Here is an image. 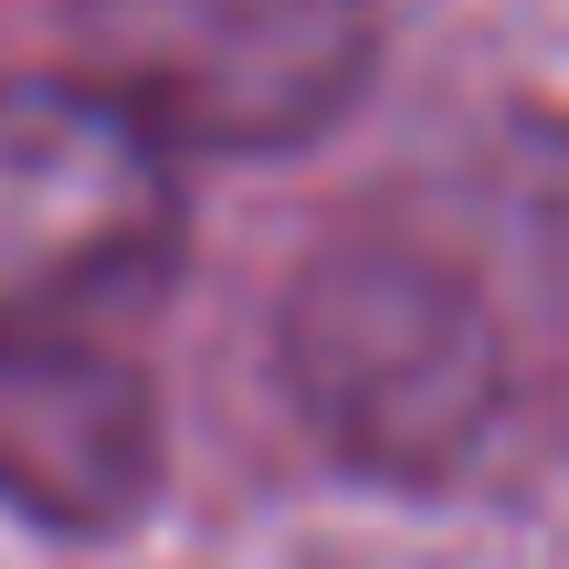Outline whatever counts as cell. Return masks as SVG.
Returning <instances> with one entry per match:
<instances>
[{
  "mask_svg": "<svg viewBox=\"0 0 569 569\" xmlns=\"http://www.w3.org/2000/svg\"><path fill=\"white\" fill-rule=\"evenodd\" d=\"M74 42L159 148H306L369 84V0H74Z\"/></svg>",
  "mask_w": 569,
  "mask_h": 569,
  "instance_id": "7a4b0ae2",
  "label": "cell"
},
{
  "mask_svg": "<svg viewBox=\"0 0 569 569\" xmlns=\"http://www.w3.org/2000/svg\"><path fill=\"white\" fill-rule=\"evenodd\" d=\"M159 496V401L74 327H0V507L106 538Z\"/></svg>",
  "mask_w": 569,
  "mask_h": 569,
  "instance_id": "277c9868",
  "label": "cell"
},
{
  "mask_svg": "<svg viewBox=\"0 0 569 569\" xmlns=\"http://www.w3.org/2000/svg\"><path fill=\"white\" fill-rule=\"evenodd\" d=\"M180 264L169 148L96 84H0V327H74Z\"/></svg>",
  "mask_w": 569,
  "mask_h": 569,
  "instance_id": "3957f363",
  "label": "cell"
},
{
  "mask_svg": "<svg viewBox=\"0 0 569 569\" xmlns=\"http://www.w3.org/2000/svg\"><path fill=\"white\" fill-rule=\"evenodd\" d=\"M284 380L369 475H443L496 422V327L422 243H338L284 296Z\"/></svg>",
  "mask_w": 569,
  "mask_h": 569,
  "instance_id": "6da1fadb",
  "label": "cell"
}]
</instances>
